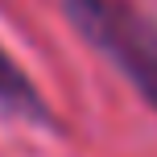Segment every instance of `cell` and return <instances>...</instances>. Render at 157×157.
<instances>
[{
    "mask_svg": "<svg viewBox=\"0 0 157 157\" xmlns=\"http://www.w3.org/2000/svg\"><path fill=\"white\" fill-rule=\"evenodd\" d=\"M66 13L95 50L112 58L157 108V29L120 0H66Z\"/></svg>",
    "mask_w": 157,
    "mask_h": 157,
    "instance_id": "obj_1",
    "label": "cell"
},
{
    "mask_svg": "<svg viewBox=\"0 0 157 157\" xmlns=\"http://www.w3.org/2000/svg\"><path fill=\"white\" fill-rule=\"evenodd\" d=\"M0 103L21 116H33V120H46V108H41V95L33 91V83L21 75V66L0 50Z\"/></svg>",
    "mask_w": 157,
    "mask_h": 157,
    "instance_id": "obj_2",
    "label": "cell"
}]
</instances>
